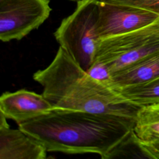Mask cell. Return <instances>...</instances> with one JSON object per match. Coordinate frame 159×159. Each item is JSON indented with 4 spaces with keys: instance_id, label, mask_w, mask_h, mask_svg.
<instances>
[{
    "instance_id": "1",
    "label": "cell",
    "mask_w": 159,
    "mask_h": 159,
    "mask_svg": "<svg viewBox=\"0 0 159 159\" xmlns=\"http://www.w3.org/2000/svg\"><path fill=\"white\" fill-rule=\"evenodd\" d=\"M135 119L80 110L53 108L18 124L47 152L93 153L106 159L134 128Z\"/></svg>"
},
{
    "instance_id": "2",
    "label": "cell",
    "mask_w": 159,
    "mask_h": 159,
    "mask_svg": "<svg viewBox=\"0 0 159 159\" xmlns=\"http://www.w3.org/2000/svg\"><path fill=\"white\" fill-rule=\"evenodd\" d=\"M34 81L53 108L80 110L135 119L142 107L93 78L60 47L50 64L36 71Z\"/></svg>"
},
{
    "instance_id": "3",
    "label": "cell",
    "mask_w": 159,
    "mask_h": 159,
    "mask_svg": "<svg viewBox=\"0 0 159 159\" xmlns=\"http://www.w3.org/2000/svg\"><path fill=\"white\" fill-rule=\"evenodd\" d=\"M98 0H78L74 12L63 19L54 33L60 44L88 71L93 64L100 39L97 33Z\"/></svg>"
},
{
    "instance_id": "4",
    "label": "cell",
    "mask_w": 159,
    "mask_h": 159,
    "mask_svg": "<svg viewBox=\"0 0 159 159\" xmlns=\"http://www.w3.org/2000/svg\"><path fill=\"white\" fill-rule=\"evenodd\" d=\"M158 50L159 17L149 25L135 30L101 39L94 62L105 65L111 76Z\"/></svg>"
},
{
    "instance_id": "5",
    "label": "cell",
    "mask_w": 159,
    "mask_h": 159,
    "mask_svg": "<svg viewBox=\"0 0 159 159\" xmlns=\"http://www.w3.org/2000/svg\"><path fill=\"white\" fill-rule=\"evenodd\" d=\"M49 0H0V40H21L49 17Z\"/></svg>"
},
{
    "instance_id": "6",
    "label": "cell",
    "mask_w": 159,
    "mask_h": 159,
    "mask_svg": "<svg viewBox=\"0 0 159 159\" xmlns=\"http://www.w3.org/2000/svg\"><path fill=\"white\" fill-rule=\"evenodd\" d=\"M97 33L100 39L128 33L143 27L159 17V14L137 7L98 0Z\"/></svg>"
},
{
    "instance_id": "7",
    "label": "cell",
    "mask_w": 159,
    "mask_h": 159,
    "mask_svg": "<svg viewBox=\"0 0 159 159\" xmlns=\"http://www.w3.org/2000/svg\"><path fill=\"white\" fill-rule=\"evenodd\" d=\"M0 112V159H45L47 150L20 129H11Z\"/></svg>"
},
{
    "instance_id": "8",
    "label": "cell",
    "mask_w": 159,
    "mask_h": 159,
    "mask_svg": "<svg viewBox=\"0 0 159 159\" xmlns=\"http://www.w3.org/2000/svg\"><path fill=\"white\" fill-rule=\"evenodd\" d=\"M53 108L43 94L26 89L4 93L0 97V112L17 124L38 117Z\"/></svg>"
},
{
    "instance_id": "9",
    "label": "cell",
    "mask_w": 159,
    "mask_h": 159,
    "mask_svg": "<svg viewBox=\"0 0 159 159\" xmlns=\"http://www.w3.org/2000/svg\"><path fill=\"white\" fill-rule=\"evenodd\" d=\"M159 76V50L114 73L108 86L120 87L144 83Z\"/></svg>"
},
{
    "instance_id": "10",
    "label": "cell",
    "mask_w": 159,
    "mask_h": 159,
    "mask_svg": "<svg viewBox=\"0 0 159 159\" xmlns=\"http://www.w3.org/2000/svg\"><path fill=\"white\" fill-rule=\"evenodd\" d=\"M133 130L142 142H159V102L143 106L139 109Z\"/></svg>"
},
{
    "instance_id": "11",
    "label": "cell",
    "mask_w": 159,
    "mask_h": 159,
    "mask_svg": "<svg viewBox=\"0 0 159 159\" xmlns=\"http://www.w3.org/2000/svg\"><path fill=\"white\" fill-rule=\"evenodd\" d=\"M112 88L140 106L159 102V76L144 83Z\"/></svg>"
},
{
    "instance_id": "12",
    "label": "cell",
    "mask_w": 159,
    "mask_h": 159,
    "mask_svg": "<svg viewBox=\"0 0 159 159\" xmlns=\"http://www.w3.org/2000/svg\"><path fill=\"white\" fill-rule=\"evenodd\" d=\"M111 2L125 4L155 11L159 14V0H106Z\"/></svg>"
},
{
    "instance_id": "13",
    "label": "cell",
    "mask_w": 159,
    "mask_h": 159,
    "mask_svg": "<svg viewBox=\"0 0 159 159\" xmlns=\"http://www.w3.org/2000/svg\"><path fill=\"white\" fill-rule=\"evenodd\" d=\"M87 72L93 78L104 83L106 85L110 81L111 75L109 70L105 65L99 62L94 61Z\"/></svg>"
},
{
    "instance_id": "14",
    "label": "cell",
    "mask_w": 159,
    "mask_h": 159,
    "mask_svg": "<svg viewBox=\"0 0 159 159\" xmlns=\"http://www.w3.org/2000/svg\"><path fill=\"white\" fill-rule=\"evenodd\" d=\"M137 142L143 155L148 158H159V142H143L140 141L138 138Z\"/></svg>"
},
{
    "instance_id": "15",
    "label": "cell",
    "mask_w": 159,
    "mask_h": 159,
    "mask_svg": "<svg viewBox=\"0 0 159 159\" xmlns=\"http://www.w3.org/2000/svg\"><path fill=\"white\" fill-rule=\"evenodd\" d=\"M69 1H78V0H69Z\"/></svg>"
}]
</instances>
